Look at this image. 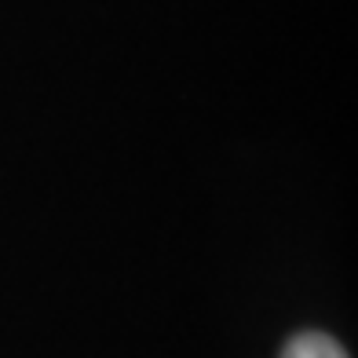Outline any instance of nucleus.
<instances>
[{"label":"nucleus","instance_id":"nucleus-1","mask_svg":"<svg viewBox=\"0 0 358 358\" xmlns=\"http://www.w3.org/2000/svg\"><path fill=\"white\" fill-rule=\"evenodd\" d=\"M282 358H348V351L325 333H300L285 344Z\"/></svg>","mask_w":358,"mask_h":358}]
</instances>
